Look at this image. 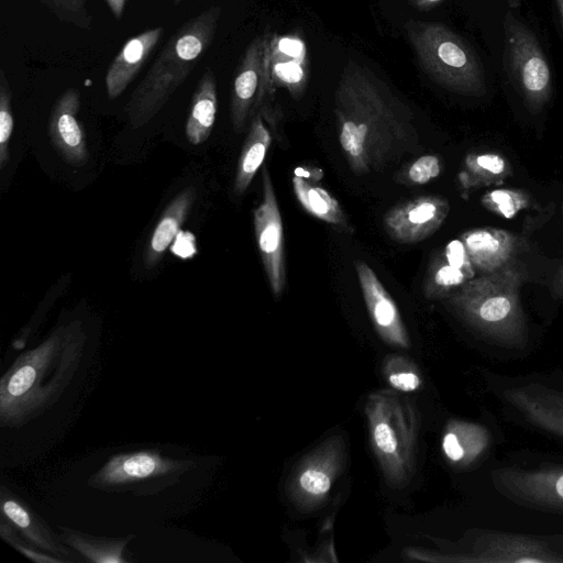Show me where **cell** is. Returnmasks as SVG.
Returning <instances> with one entry per match:
<instances>
[{
	"instance_id": "1",
	"label": "cell",
	"mask_w": 563,
	"mask_h": 563,
	"mask_svg": "<svg viewBox=\"0 0 563 563\" xmlns=\"http://www.w3.org/2000/svg\"><path fill=\"white\" fill-rule=\"evenodd\" d=\"M338 140L353 174L383 172L418 145L410 108L372 69L347 60L334 90Z\"/></svg>"
},
{
	"instance_id": "2",
	"label": "cell",
	"mask_w": 563,
	"mask_h": 563,
	"mask_svg": "<svg viewBox=\"0 0 563 563\" xmlns=\"http://www.w3.org/2000/svg\"><path fill=\"white\" fill-rule=\"evenodd\" d=\"M88 335L79 320L59 324L20 354L0 380V424L21 429L46 413L88 368Z\"/></svg>"
},
{
	"instance_id": "3",
	"label": "cell",
	"mask_w": 563,
	"mask_h": 563,
	"mask_svg": "<svg viewBox=\"0 0 563 563\" xmlns=\"http://www.w3.org/2000/svg\"><path fill=\"white\" fill-rule=\"evenodd\" d=\"M221 12V7L211 5L183 23L169 37L124 107L133 129L148 123L186 81L211 46Z\"/></svg>"
},
{
	"instance_id": "4",
	"label": "cell",
	"mask_w": 563,
	"mask_h": 563,
	"mask_svg": "<svg viewBox=\"0 0 563 563\" xmlns=\"http://www.w3.org/2000/svg\"><path fill=\"white\" fill-rule=\"evenodd\" d=\"M523 278V271L512 262L470 279L445 299L455 314L485 339L521 347L527 341V321L520 301Z\"/></svg>"
},
{
	"instance_id": "5",
	"label": "cell",
	"mask_w": 563,
	"mask_h": 563,
	"mask_svg": "<svg viewBox=\"0 0 563 563\" xmlns=\"http://www.w3.org/2000/svg\"><path fill=\"white\" fill-rule=\"evenodd\" d=\"M369 443L387 484L406 486L416 471L421 419L413 400L402 393L378 389L364 406Z\"/></svg>"
},
{
	"instance_id": "6",
	"label": "cell",
	"mask_w": 563,
	"mask_h": 563,
	"mask_svg": "<svg viewBox=\"0 0 563 563\" xmlns=\"http://www.w3.org/2000/svg\"><path fill=\"white\" fill-rule=\"evenodd\" d=\"M405 31L419 65L434 82L464 96L485 93L482 64L463 37L439 22L411 20Z\"/></svg>"
},
{
	"instance_id": "7",
	"label": "cell",
	"mask_w": 563,
	"mask_h": 563,
	"mask_svg": "<svg viewBox=\"0 0 563 563\" xmlns=\"http://www.w3.org/2000/svg\"><path fill=\"white\" fill-rule=\"evenodd\" d=\"M195 466L192 460L176 459L157 449H146L113 455L87 483L100 490L142 494L150 484L157 490L175 484Z\"/></svg>"
},
{
	"instance_id": "8",
	"label": "cell",
	"mask_w": 563,
	"mask_h": 563,
	"mask_svg": "<svg viewBox=\"0 0 563 563\" xmlns=\"http://www.w3.org/2000/svg\"><path fill=\"white\" fill-rule=\"evenodd\" d=\"M347 449L341 434L328 437L309 451L292 468L287 481V496L300 511L319 508L334 482L343 473Z\"/></svg>"
},
{
	"instance_id": "9",
	"label": "cell",
	"mask_w": 563,
	"mask_h": 563,
	"mask_svg": "<svg viewBox=\"0 0 563 563\" xmlns=\"http://www.w3.org/2000/svg\"><path fill=\"white\" fill-rule=\"evenodd\" d=\"M511 75L532 112H539L552 93V75L536 34L508 11L504 20Z\"/></svg>"
},
{
	"instance_id": "10",
	"label": "cell",
	"mask_w": 563,
	"mask_h": 563,
	"mask_svg": "<svg viewBox=\"0 0 563 563\" xmlns=\"http://www.w3.org/2000/svg\"><path fill=\"white\" fill-rule=\"evenodd\" d=\"M496 490L507 499L532 509L563 515V466L523 470L496 468L490 474Z\"/></svg>"
},
{
	"instance_id": "11",
	"label": "cell",
	"mask_w": 563,
	"mask_h": 563,
	"mask_svg": "<svg viewBox=\"0 0 563 563\" xmlns=\"http://www.w3.org/2000/svg\"><path fill=\"white\" fill-rule=\"evenodd\" d=\"M258 253L273 296L279 299L286 285L283 219L267 164L262 166V200L253 212Z\"/></svg>"
},
{
	"instance_id": "12",
	"label": "cell",
	"mask_w": 563,
	"mask_h": 563,
	"mask_svg": "<svg viewBox=\"0 0 563 563\" xmlns=\"http://www.w3.org/2000/svg\"><path fill=\"white\" fill-rule=\"evenodd\" d=\"M265 92L269 100L278 88L299 99L308 81L305 42L297 35L265 34Z\"/></svg>"
},
{
	"instance_id": "13",
	"label": "cell",
	"mask_w": 563,
	"mask_h": 563,
	"mask_svg": "<svg viewBox=\"0 0 563 563\" xmlns=\"http://www.w3.org/2000/svg\"><path fill=\"white\" fill-rule=\"evenodd\" d=\"M265 35L255 37L246 47L233 78L230 118L241 133L260 107L272 101L265 92Z\"/></svg>"
},
{
	"instance_id": "14",
	"label": "cell",
	"mask_w": 563,
	"mask_h": 563,
	"mask_svg": "<svg viewBox=\"0 0 563 563\" xmlns=\"http://www.w3.org/2000/svg\"><path fill=\"white\" fill-rule=\"evenodd\" d=\"M449 211L450 203L444 197L418 196L389 209L384 216V228L398 243H418L440 229Z\"/></svg>"
},
{
	"instance_id": "15",
	"label": "cell",
	"mask_w": 563,
	"mask_h": 563,
	"mask_svg": "<svg viewBox=\"0 0 563 563\" xmlns=\"http://www.w3.org/2000/svg\"><path fill=\"white\" fill-rule=\"evenodd\" d=\"M354 265L375 331L386 344L397 349H409L410 338L393 297L367 263L357 261Z\"/></svg>"
},
{
	"instance_id": "16",
	"label": "cell",
	"mask_w": 563,
	"mask_h": 563,
	"mask_svg": "<svg viewBox=\"0 0 563 563\" xmlns=\"http://www.w3.org/2000/svg\"><path fill=\"white\" fill-rule=\"evenodd\" d=\"M80 91L69 87L54 102L48 118V136L59 156L71 166L85 165L89 157L86 133L78 120Z\"/></svg>"
},
{
	"instance_id": "17",
	"label": "cell",
	"mask_w": 563,
	"mask_h": 563,
	"mask_svg": "<svg viewBox=\"0 0 563 563\" xmlns=\"http://www.w3.org/2000/svg\"><path fill=\"white\" fill-rule=\"evenodd\" d=\"M472 562L563 563V555L529 536L484 531L474 542Z\"/></svg>"
},
{
	"instance_id": "18",
	"label": "cell",
	"mask_w": 563,
	"mask_h": 563,
	"mask_svg": "<svg viewBox=\"0 0 563 563\" xmlns=\"http://www.w3.org/2000/svg\"><path fill=\"white\" fill-rule=\"evenodd\" d=\"M504 401L530 424L563 439V393L538 383L506 388Z\"/></svg>"
},
{
	"instance_id": "19",
	"label": "cell",
	"mask_w": 563,
	"mask_h": 563,
	"mask_svg": "<svg viewBox=\"0 0 563 563\" xmlns=\"http://www.w3.org/2000/svg\"><path fill=\"white\" fill-rule=\"evenodd\" d=\"M1 516L11 522L20 534L33 545L68 563L82 562L76 552L63 542L49 525L21 497L5 485L0 489Z\"/></svg>"
},
{
	"instance_id": "20",
	"label": "cell",
	"mask_w": 563,
	"mask_h": 563,
	"mask_svg": "<svg viewBox=\"0 0 563 563\" xmlns=\"http://www.w3.org/2000/svg\"><path fill=\"white\" fill-rule=\"evenodd\" d=\"M475 271L494 273L514 262L520 245L519 239L509 231L495 228H477L461 235Z\"/></svg>"
},
{
	"instance_id": "21",
	"label": "cell",
	"mask_w": 563,
	"mask_h": 563,
	"mask_svg": "<svg viewBox=\"0 0 563 563\" xmlns=\"http://www.w3.org/2000/svg\"><path fill=\"white\" fill-rule=\"evenodd\" d=\"M163 32V26H155L124 43L104 76L106 91L110 100L120 97L134 80L158 44Z\"/></svg>"
},
{
	"instance_id": "22",
	"label": "cell",
	"mask_w": 563,
	"mask_h": 563,
	"mask_svg": "<svg viewBox=\"0 0 563 563\" xmlns=\"http://www.w3.org/2000/svg\"><path fill=\"white\" fill-rule=\"evenodd\" d=\"M321 177L322 170L320 168L297 167L291 178L297 200L312 217L344 232H352L353 229L339 201L323 186L318 184Z\"/></svg>"
},
{
	"instance_id": "23",
	"label": "cell",
	"mask_w": 563,
	"mask_h": 563,
	"mask_svg": "<svg viewBox=\"0 0 563 563\" xmlns=\"http://www.w3.org/2000/svg\"><path fill=\"white\" fill-rule=\"evenodd\" d=\"M489 442V433L483 426L454 419L444 428L441 448L451 465L464 468L474 464L485 453Z\"/></svg>"
},
{
	"instance_id": "24",
	"label": "cell",
	"mask_w": 563,
	"mask_h": 563,
	"mask_svg": "<svg viewBox=\"0 0 563 563\" xmlns=\"http://www.w3.org/2000/svg\"><path fill=\"white\" fill-rule=\"evenodd\" d=\"M196 199L197 189L195 186H189L178 192L166 206L145 251L146 268H152L159 263L180 227L187 220Z\"/></svg>"
},
{
	"instance_id": "25",
	"label": "cell",
	"mask_w": 563,
	"mask_h": 563,
	"mask_svg": "<svg viewBox=\"0 0 563 563\" xmlns=\"http://www.w3.org/2000/svg\"><path fill=\"white\" fill-rule=\"evenodd\" d=\"M217 110V80L213 70L207 67L192 95L185 124L189 143L198 145L208 140L216 122Z\"/></svg>"
},
{
	"instance_id": "26",
	"label": "cell",
	"mask_w": 563,
	"mask_h": 563,
	"mask_svg": "<svg viewBox=\"0 0 563 563\" xmlns=\"http://www.w3.org/2000/svg\"><path fill=\"white\" fill-rule=\"evenodd\" d=\"M271 142L272 134L266 125V120L257 111L251 118L249 133L238 161L233 183L235 195L241 196L246 191L260 167L264 164Z\"/></svg>"
},
{
	"instance_id": "27",
	"label": "cell",
	"mask_w": 563,
	"mask_h": 563,
	"mask_svg": "<svg viewBox=\"0 0 563 563\" xmlns=\"http://www.w3.org/2000/svg\"><path fill=\"white\" fill-rule=\"evenodd\" d=\"M60 539L86 562L93 563H129L125 550L135 536L120 538L96 537L69 528H60Z\"/></svg>"
},
{
	"instance_id": "28",
	"label": "cell",
	"mask_w": 563,
	"mask_h": 563,
	"mask_svg": "<svg viewBox=\"0 0 563 563\" xmlns=\"http://www.w3.org/2000/svg\"><path fill=\"white\" fill-rule=\"evenodd\" d=\"M510 174L511 166L504 156L496 153H472L465 157L459 179L464 189H471L499 184Z\"/></svg>"
},
{
	"instance_id": "29",
	"label": "cell",
	"mask_w": 563,
	"mask_h": 563,
	"mask_svg": "<svg viewBox=\"0 0 563 563\" xmlns=\"http://www.w3.org/2000/svg\"><path fill=\"white\" fill-rule=\"evenodd\" d=\"M475 272L450 264L440 252L432 260L423 284V294L429 299L446 298L455 289L474 278Z\"/></svg>"
},
{
	"instance_id": "30",
	"label": "cell",
	"mask_w": 563,
	"mask_h": 563,
	"mask_svg": "<svg viewBox=\"0 0 563 563\" xmlns=\"http://www.w3.org/2000/svg\"><path fill=\"white\" fill-rule=\"evenodd\" d=\"M382 373L393 389L404 394L416 391L422 386V376L417 364L401 355L386 356Z\"/></svg>"
},
{
	"instance_id": "31",
	"label": "cell",
	"mask_w": 563,
	"mask_h": 563,
	"mask_svg": "<svg viewBox=\"0 0 563 563\" xmlns=\"http://www.w3.org/2000/svg\"><path fill=\"white\" fill-rule=\"evenodd\" d=\"M481 201L484 208L496 216L511 219L527 208L529 197L518 189L501 188L486 192Z\"/></svg>"
},
{
	"instance_id": "32",
	"label": "cell",
	"mask_w": 563,
	"mask_h": 563,
	"mask_svg": "<svg viewBox=\"0 0 563 563\" xmlns=\"http://www.w3.org/2000/svg\"><path fill=\"white\" fill-rule=\"evenodd\" d=\"M12 92L3 69H0V169L10 161V140L13 131Z\"/></svg>"
},
{
	"instance_id": "33",
	"label": "cell",
	"mask_w": 563,
	"mask_h": 563,
	"mask_svg": "<svg viewBox=\"0 0 563 563\" xmlns=\"http://www.w3.org/2000/svg\"><path fill=\"white\" fill-rule=\"evenodd\" d=\"M59 21L82 30L90 29L92 15L86 0H37Z\"/></svg>"
},
{
	"instance_id": "34",
	"label": "cell",
	"mask_w": 563,
	"mask_h": 563,
	"mask_svg": "<svg viewBox=\"0 0 563 563\" xmlns=\"http://www.w3.org/2000/svg\"><path fill=\"white\" fill-rule=\"evenodd\" d=\"M0 536L8 544L13 547L16 551L33 562L68 563L66 560L45 552L26 541L24 538H21V534L16 528L2 516L0 520Z\"/></svg>"
},
{
	"instance_id": "35",
	"label": "cell",
	"mask_w": 563,
	"mask_h": 563,
	"mask_svg": "<svg viewBox=\"0 0 563 563\" xmlns=\"http://www.w3.org/2000/svg\"><path fill=\"white\" fill-rule=\"evenodd\" d=\"M441 173V162L435 155L418 157L404 172L401 181L409 185H424L435 179Z\"/></svg>"
},
{
	"instance_id": "36",
	"label": "cell",
	"mask_w": 563,
	"mask_h": 563,
	"mask_svg": "<svg viewBox=\"0 0 563 563\" xmlns=\"http://www.w3.org/2000/svg\"><path fill=\"white\" fill-rule=\"evenodd\" d=\"M442 253L446 261L453 266L476 272L461 239L450 241L443 249Z\"/></svg>"
},
{
	"instance_id": "37",
	"label": "cell",
	"mask_w": 563,
	"mask_h": 563,
	"mask_svg": "<svg viewBox=\"0 0 563 563\" xmlns=\"http://www.w3.org/2000/svg\"><path fill=\"white\" fill-rule=\"evenodd\" d=\"M551 294L554 298H563V267L558 272L553 279Z\"/></svg>"
},
{
	"instance_id": "38",
	"label": "cell",
	"mask_w": 563,
	"mask_h": 563,
	"mask_svg": "<svg viewBox=\"0 0 563 563\" xmlns=\"http://www.w3.org/2000/svg\"><path fill=\"white\" fill-rule=\"evenodd\" d=\"M126 0H106L111 13L117 20H120L124 12Z\"/></svg>"
},
{
	"instance_id": "39",
	"label": "cell",
	"mask_w": 563,
	"mask_h": 563,
	"mask_svg": "<svg viewBox=\"0 0 563 563\" xmlns=\"http://www.w3.org/2000/svg\"><path fill=\"white\" fill-rule=\"evenodd\" d=\"M443 0H411L412 5L421 11H427L434 8Z\"/></svg>"
},
{
	"instance_id": "40",
	"label": "cell",
	"mask_w": 563,
	"mask_h": 563,
	"mask_svg": "<svg viewBox=\"0 0 563 563\" xmlns=\"http://www.w3.org/2000/svg\"><path fill=\"white\" fill-rule=\"evenodd\" d=\"M562 23H563V0H555Z\"/></svg>"
},
{
	"instance_id": "41",
	"label": "cell",
	"mask_w": 563,
	"mask_h": 563,
	"mask_svg": "<svg viewBox=\"0 0 563 563\" xmlns=\"http://www.w3.org/2000/svg\"><path fill=\"white\" fill-rule=\"evenodd\" d=\"M173 1H174V4L177 5V4H179L184 0H173Z\"/></svg>"
}]
</instances>
